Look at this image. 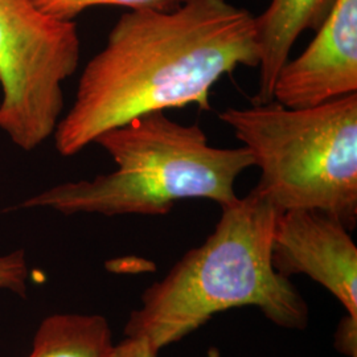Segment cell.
<instances>
[{
    "mask_svg": "<svg viewBox=\"0 0 357 357\" xmlns=\"http://www.w3.org/2000/svg\"><path fill=\"white\" fill-rule=\"evenodd\" d=\"M255 16L228 0H185L172 11L123 13L85 66L53 134L64 158L139 115L197 105L238 66L258 68Z\"/></svg>",
    "mask_w": 357,
    "mask_h": 357,
    "instance_id": "1",
    "label": "cell"
},
{
    "mask_svg": "<svg viewBox=\"0 0 357 357\" xmlns=\"http://www.w3.org/2000/svg\"><path fill=\"white\" fill-rule=\"evenodd\" d=\"M213 233L142 295L126 336H143L156 351L181 340L213 315L253 306L284 328H305L308 307L290 280L271 264L281 211L255 188L221 208Z\"/></svg>",
    "mask_w": 357,
    "mask_h": 357,
    "instance_id": "2",
    "label": "cell"
},
{
    "mask_svg": "<svg viewBox=\"0 0 357 357\" xmlns=\"http://www.w3.org/2000/svg\"><path fill=\"white\" fill-rule=\"evenodd\" d=\"M94 143L113 158L115 171L54 185L16 208L109 217L163 216L185 199H208L222 208L238 199L236 180L255 166L246 147H212L199 125H181L162 110L110 128Z\"/></svg>",
    "mask_w": 357,
    "mask_h": 357,
    "instance_id": "3",
    "label": "cell"
},
{
    "mask_svg": "<svg viewBox=\"0 0 357 357\" xmlns=\"http://www.w3.org/2000/svg\"><path fill=\"white\" fill-rule=\"evenodd\" d=\"M220 119L261 169L257 190L281 212L315 209L357 222V93L312 107L277 101L227 109Z\"/></svg>",
    "mask_w": 357,
    "mask_h": 357,
    "instance_id": "4",
    "label": "cell"
},
{
    "mask_svg": "<svg viewBox=\"0 0 357 357\" xmlns=\"http://www.w3.org/2000/svg\"><path fill=\"white\" fill-rule=\"evenodd\" d=\"M79 54L75 22L45 15L33 0H0V130L20 150L53 137Z\"/></svg>",
    "mask_w": 357,
    "mask_h": 357,
    "instance_id": "5",
    "label": "cell"
},
{
    "mask_svg": "<svg viewBox=\"0 0 357 357\" xmlns=\"http://www.w3.org/2000/svg\"><path fill=\"white\" fill-rule=\"evenodd\" d=\"M271 264L286 278L305 274L324 286L357 321V248L337 218L315 209L281 212Z\"/></svg>",
    "mask_w": 357,
    "mask_h": 357,
    "instance_id": "6",
    "label": "cell"
},
{
    "mask_svg": "<svg viewBox=\"0 0 357 357\" xmlns=\"http://www.w3.org/2000/svg\"><path fill=\"white\" fill-rule=\"evenodd\" d=\"M315 32L306 51L282 66L273 101L303 109L357 93V0H336Z\"/></svg>",
    "mask_w": 357,
    "mask_h": 357,
    "instance_id": "7",
    "label": "cell"
},
{
    "mask_svg": "<svg viewBox=\"0 0 357 357\" xmlns=\"http://www.w3.org/2000/svg\"><path fill=\"white\" fill-rule=\"evenodd\" d=\"M335 3L336 0H271L268 8L255 16L261 60L253 105L273 101L275 79L289 60L295 41L305 31H317Z\"/></svg>",
    "mask_w": 357,
    "mask_h": 357,
    "instance_id": "8",
    "label": "cell"
},
{
    "mask_svg": "<svg viewBox=\"0 0 357 357\" xmlns=\"http://www.w3.org/2000/svg\"><path fill=\"white\" fill-rule=\"evenodd\" d=\"M109 321L101 315L54 314L43 320L28 357H113Z\"/></svg>",
    "mask_w": 357,
    "mask_h": 357,
    "instance_id": "9",
    "label": "cell"
},
{
    "mask_svg": "<svg viewBox=\"0 0 357 357\" xmlns=\"http://www.w3.org/2000/svg\"><path fill=\"white\" fill-rule=\"evenodd\" d=\"M185 0H33L40 11L63 22H75L77 16L91 7L116 6L130 11H172Z\"/></svg>",
    "mask_w": 357,
    "mask_h": 357,
    "instance_id": "10",
    "label": "cell"
},
{
    "mask_svg": "<svg viewBox=\"0 0 357 357\" xmlns=\"http://www.w3.org/2000/svg\"><path fill=\"white\" fill-rule=\"evenodd\" d=\"M28 266L23 249L0 255V290L26 295Z\"/></svg>",
    "mask_w": 357,
    "mask_h": 357,
    "instance_id": "11",
    "label": "cell"
},
{
    "mask_svg": "<svg viewBox=\"0 0 357 357\" xmlns=\"http://www.w3.org/2000/svg\"><path fill=\"white\" fill-rule=\"evenodd\" d=\"M159 351L143 336H126L123 342L114 345L113 357H158Z\"/></svg>",
    "mask_w": 357,
    "mask_h": 357,
    "instance_id": "12",
    "label": "cell"
},
{
    "mask_svg": "<svg viewBox=\"0 0 357 357\" xmlns=\"http://www.w3.org/2000/svg\"><path fill=\"white\" fill-rule=\"evenodd\" d=\"M357 357V356H356Z\"/></svg>",
    "mask_w": 357,
    "mask_h": 357,
    "instance_id": "13",
    "label": "cell"
}]
</instances>
